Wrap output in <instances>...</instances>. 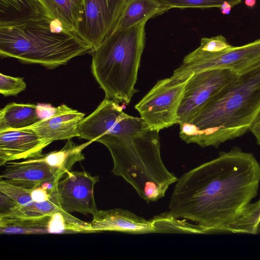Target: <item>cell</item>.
Instances as JSON below:
<instances>
[{
    "label": "cell",
    "instance_id": "obj_1",
    "mask_svg": "<svg viewBox=\"0 0 260 260\" xmlns=\"http://www.w3.org/2000/svg\"><path fill=\"white\" fill-rule=\"evenodd\" d=\"M259 183L255 156L234 147L178 178L167 213L193 222L202 234L224 233L257 196Z\"/></svg>",
    "mask_w": 260,
    "mask_h": 260
},
{
    "label": "cell",
    "instance_id": "obj_2",
    "mask_svg": "<svg viewBox=\"0 0 260 260\" xmlns=\"http://www.w3.org/2000/svg\"><path fill=\"white\" fill-rule=\"evenodd\" d=\"M260 110V64L238 76L204 106L180 137L202 147H218L250 130Z\"/></svg>",
    "mask_w": 260,
    "mask_h": 260
},
{
    "label": "cell",
    "instance_id": "obj_3",
    "mask_svg": "<svg viewBox=\"0 0 260 260\" xmlns=\"http://www.w3.org/2000/svg\"><path fill=\"white\" fill-rule=\"evenodd\" d=\"M158 132L147 128L134 135L103 136L96 140L109 150L113 174L129 183L148 203L164 197L178 179L162 160Z\"/></svg>",
    "mask_w": 260,
    "mask_h": 260
},
{
    "label": "cell",
    "instance_id": "obj_4",
    "mask_svg": "<svg viewBox=\"0 0 260 260\" xmlns=\"http://www.w3.org/2000/svg\"><path fill=\"white\" fill-rule=\"evenodd\" d=\"M92 50L76 33L63 28L49 17L0 27L1 56L23 63L53 69Z\"/></svg>",
    "mask_w": 260,
    "mask_h": 260
},
{
    "label": "cell",
    "instance_id": "obj_5",
    "mask_svg": "<svg viewBox=\"0 0 260 260\" xmlns=\"http://www.w3.org/2000/svg\"><path fill=\"white\" fill-rule=\"evenodd\" d=\"M145 23L115 29L91 51V72L106 99L128 105L137 92L135 85L144 48Z\"/></svg>",
    "mask_w": 260,
    "mask_h": 260
},
{
    "label": "cell",
    "instance_id": "obj_6",
    "mask_svg": "<svg viewBox=\"0 0 260 260\" xmlns=\"http://www.w3.org/2000/svg\"><path fill=\"white\" fill-rule=\"evenodd\" d=\"M260 64V39L246 44L234 46L218 53H209L197 48L187 55L182 64L171 77L187 79L192 75L205 70L224 69L238 75Z\"/></svg>",
    "mask_w": 260,
    "mask_h": 260
},
{
    "label": "cell",
    "instance_id": "obj_7",
    "mask_svg": "<svg viewBox=\"0 0 260 260\" xmlns=\"http://www.w3.org/2000/svg\"><path fill=\"white\" fill-rule=\"evenodd\" d=\"M189 78L170 77L158 80L135 106L148 128L159 131L178 124L177 112Z\"/></svg>",
    "mask_w": 260,
    "mask_h": 260
},
{
    "label": "cell",
    "instance_id": "obj_8",
    "mask_svg": "<svg viewBox=\"0 0 260 260\" xmlns=\"http://www.w3.org/2000/svg\"><path fill=\"white\" fill-rule=\"evenodd\" d=\"M147 128L141 117L126 114L119 103L105 98L80 122L78 133L79 138L96 142L103 136L134 135Z\"/></svg>",
    "mask_w": 260,
    "mask_h": 260
},
{
    "label": "cell",
    "instance_id": "obj_9",
    "mask_svg": "<svg viewBox=\"0 0 260 260\" xmlns=\"http://www.w3.org/2000/svg\"><path fill=\"white\" fill-rule=\"evenodd\" d=\"M237 76L224 69L208 70L192 75L186 84L178 108V124L190 122L210 99Z\"/></svg>",
    "mask_w": 260,
    "mask_h": 260
},
{
    "label": "cell",
    "instance_id": "obj_10",
    "mask_svg": "<svg viewBox=\"0 0 260 260\" xmlns=\"http://www.w3.org/2000/svg\"><path fill=\"white\" fill-rule=\"evenodd\" d=\"M126 0H84L76 33L94 49L115 30Z\"/></svg>",
    "mask_w": 260,
    "mask_h": 260
},
{
    "label": "cell",
    "instance_id": "obj_11",
    "mask_svg": "<svg viewBox=\"0 0 260 260\" xmlns=\"http://www.w3.org/2000/svg\"><path fill=\"white\" fill-rule=\"evenodd\" d=\"M90 223L91 233L117 232L132 234L167 233L165 214L148 220L128 210H98Z\"/></svg>",
    "mask_w": 260,
    "mask_h": 260
},
{
    "label": "cell",
    "instance_id": "obj_12",
    "mask_svg": "<svg viewBox=\"0 0 260 260\" xmlns=\"http://www.w3.org/2000/svg\"><path fill=\"white\" fill-rule=\"evenodd\" d=\"M61 179L57 184L56 193L62 210L85 215H93L98 210L94 188L99 181V176H92L85 171H70Z\"/></svg>",
    "mask_w": 260,
    "mask_h": 260
},
{
    "label": "cell",
    "instance_id": "obj_13",
    "mask_svg": "<svg viewBox=\"0 0 260 260\" xmlns=\"http://www.w3.org/2000/svg\"><path fill=\"white\" fill-rule=\"evenodd\" d=\"M51 143L27 127L0 132V165L38 157Z\"/></svg>",
    "mask_w": 260,
    "mask_h": 260
},
{
    "label": "cell",
    "instance_id": "obj_14",
    "mask_svg": "<svg viewBox=\"0 0 260 260\" xmlns=\"http://www.w3.org/2000/svg\"><path fill=\"white\" fill-rule=\"evenodd\" d=\"M4 166L5 169L0 179L27 188L33 189L62 177L56 170L37 157L21 161L8 162Z\"/></svg>",
    "mask_w": 260,
    "mask_h": 260
},
{
    "label": "cell",
    "instance_id": "obj_15",
    "mask_svg": "<svg viewBox=\"0 0 260 260\" xmlns=\"http://www.w3.org/2000/svg\"><path fill=\"white\" fill-rule=\"evenodd\" d=\"M84 117V113L72 109L69 112L40 120L26 127L35 132L42 139L51 143L57 140H68L78 137V127Z\"/></svg>",
    "mask_w": 260,
    "mask_h": 260
},
{
    "label": "cell",
    "instance_id": "obj_16",
    "mask_svg": "<svg viewBox=\"0 0 260 260\" xmlns=\"http://www.w3.org/2000/svg\"><path fill=\"white\" fill-rule=\"evenodd\" d=\"M48 17L39 0H0V27L18 25Z\"/></svg>",
    "mask_w": 260,
    "mask_h": 260
},
{
    "label": "cell",
    "instance_id": "obj_17",
    "mask_svg": "<svg viewBox=\"0 0 260 260\" xmlns=\"http://www.w3.org/2000/svg\"><path fill=\"white\" fill-rule=\"evenodd\" d=\"M49 16L76 33L84 9V0H39Z\"/></svg>",
    "mask_w": 260,
    "mask_h": 260
},
{
    "label": "cell",
    "instance_id": "obj_18",
    "mask_svg": "<svg viewBox=\"0 0 260 260\" xmlns=\"http://www.w3.org/2000/svg\"><path fill=\"white\" fill-rule=\"evenodd\" d=\"M93 142V141H88L78 145L69 139L61 149L42 154L38 158L56 170L62 176H64L67 172L71 171L76 162L85 159L82 151Z\"/></svg>",
    "mask_w": 260,
    "mask_h": 260
},
{
    "label": "cell",
    "instance_id": "obj_19",
    "mask_svg": "<svg viewBox=\"0 0 260 260\" xmlns=\"http://www.w3.org/2000/svg\"><path fill=\"white\" fill-rule=\"evenodd\" d=\"M37 104L11 103L0 110V132L28 127L40 120Z\"/></svg>",
    "mask_w": 260,
    "mask_h": 260
},
{
    "label": "cell",
    "instance_id": "obj_20",
    "mask_svg": "<svg viewBox=\"0 0 260 260\" xmlns=\"http://www.w3.org/2000/svg\"><path fill=\"white\" fill-rule=\"evenodd\" d=\"M162 13L156 0H126L115 29H123Z\"/></svg>",
    "mask_w": 260,
    "mask_h": 260
},
{
    "label": "cell",
    "instance_id": "obj_21",
    "mask_svg": "<svg viewBox=\"0 0 260 260\" xmlns=\"http://www.w3.org/2000/svg\"><path fill=\"white\" fill-rule=\"evenodd\" d=\"M50 214L35 217H0V233L1 234H49Z\"/></svg>",
    "mask_w": 260,
    "mask_h": 260
},
{
    "label": "cell",
    "instance_id": "obj_22",
    "mask_svg": "<svg viewBox=\"0 0 260 260\" xmlns=\"http://www.w3.org/2000/svg\"><path fill=\"white\" fill-rule=\"evenodd\" d=\"M259 225L260 199L248 204L224 233L256 234Z\"/></svg>",
    "mask_w": 260,
    "mask_h": 260
},
{
    "label": "cell",
    "instance_id": "obj_23",
    "mask_svg": "<svg viewBox=\"0 0 260 260\" xmlns=\"http://www.w3.org/2000/svg\"><path fill=\"white\" fill-rule=\"evenodd\" d=\"M162 13L174 8H220L227 2L233 7L241 3L242 0H156Z\"/></svg>",
    "mask_w": 260,
    "mask_h": 260
},
{
    "label": "cell",
    "instance_id": "obj_24",
    "mask_svg": "<svg viewBox=\"0 0 260 260\" xmlns=\"http://www.w3.org/2000/svg\"><path fill=\"white\" fill-rule=\"evenodd\" d=\"M0 193L12 201L14 208L30 205L35 202L31 197V189L14 185L3 179L0 180Z\"/></svg>",
    "mask_w": 260,
    "mask_h": 260
},
{
    "label": "cell",
    "instance_id": "obj_25",
    "mask_svg": "<svg viewBox=\"0 0 260 260\" xmlns=\"http://www.w3.org/2000/svg\"><path fill=\"white\" fill-rule=\"evenodd\" d=\"M26 87V84L22 78L0 74V92L4 96H15Z\"/></svg>",
    "mask_w": 260,
    "mask_h": 260
},
{
    "label": "cell",
    "instance_id": "obj_26",
    "mask_svg": "<svg viewBox=\"0 0 260 260\" xmlns=\"http://www.w3.org/2000/svg\"><path fill=\"white\" fill-rule=\"evenodd\" d=\"M233 47L222 35L211 38H203L201 40V50L212 53H218L227 51Z\"/></svg>",
    "mask_w": 260,
    "mask_h": 260
},
{
    "label": "cell",
    "instance_id": "obj_27",
    "mask_svg": "<svg viewBox=\"0 0 260 260\" xmlns=\"http://www.w3.org/2000/svg\"><path fill=\"white\" fill-rule=\"evenodd\" d=\"M72 109L65 104L54 107L50 104H38L37 112L40 120H42L69 112Z\"/></svg>",
    "mask_w": 260,
    "mask_h": 260
},
{
    "label": "cell",
    "instance_id": "obj_28",
    "mask_svg": "<svg viewBox=\"0 0 260 260\" xmlns=\"http://www.w3.org/2000/svg\"><path fill=\"white\" fill-rule=\"evenodd\" d=\"M250 131L256 138L257 144L260 145V124L254 123Z\"/></svg>",
    "mask_w": 260,
    "mask_h": 260
},
{
    "label": "cell",
    "instance_id": "obj_29",
    "mask_svg": "<svg viewBox=\"0 0 260 260\" xmlns=\"http://www.w3.org/2000/svg\"><path fill=\"white\" fill-rule=\"evenodd\" d=\"M232 8L233 7L230 4L225 2L219 9L222 14L227 15L230 13Z\"/></svg>",
    "mask_w": 260,
    "mask_h": 260
},
{
    "label": "cell",
    "instance_id": "obj_30",
    "mask_svg": "<svg viewBox=\"0 0 260 260\" xmlns=\"http://www.w3.org/2000/svg\"><path fill=\"white\" fill-rule=\"evenodd\" d=\"M244 3L247 7L252 8L256 4V0H245Z\"/></svg>",
    "mask_w": 260,
    "mask_h": 260
},
{
    "label": "cell",
    "instance_id": "obj_31",
    "mask_svg": "<svg viewBox=\"0 0 260 260\" xmlns=\"http://www.w3.org/2000/svg\"><path fill=\"white\" fill-rule=\"evenodd\" d=\"M254 123L260 124V110L259 111V112L257 115Z\"/></svg>",
    "mask_w": 260,
    "mask_h": 260
}]
</instances>
